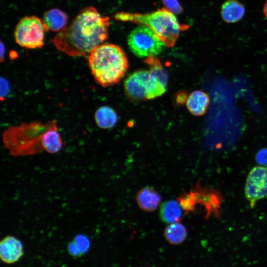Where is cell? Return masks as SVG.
I'll return each mask as SVG.
<instances>
[{
    "label": "cell",
    "mask_w": 267,
    "mask_h": 267,
    "mask_svg": "<svg viewBox=\"0 0 267 267\" xmlns=\"http://www.w3.org/2000/svg\"><path fill=\"white\" fill-rule=\"evenodd\" d=\"M220 13L224 21L227 23H234L244 17L245 8L237 0H227L222 5Z\"/></svg>",
    "instance_id": "cell-12"
},
{
    "label": "cell",
    "mask_w": 267,
    "mask_h": 267,
    "mask_svg": "<svg viewBox=\"0 0 267 267\" xmlns=\"http://www.w3.org/2000/svg\"><path fill=\"white\" fill-rule=\"evenodd\" d=\"M165 8L175 14H179L182 11V7L178 0H162Z\"/></svg>",
    "instance_id": "cell-20"
},
{
    "label": "cell",
    "mask_w": 267,
    "mask_h": 267,
    "mask_svg": "<svg viewBox=\"0 0 267 267\" xmlns=\"http://www.w3.org/2000/svg\"><path fill=\"white\" fill-rule=\"evenodd\" d=\"M88 64L95 81L103 87L118 83L128 68L124 51L111 43L96 46L88 56Z\"/></svg>",
    "instance_id": "cell-2"
},
{
    "label": "cell",
    "mask_w": 267,
    "mask_h": 267,
    "mask_svg": "<svg viewBox=\"0 0 267 267\" xmlns=\"http://www.w3.org/2000/svg\"><path fill=\"white\" fill-rule=\"evenodd\" d=\"M263 12L265 18L267 19V0L266 1L264 5L263 8Z\"/></svg>",
    "instance_id": "cell-25"
},
{
    "label": "cell",
    "mask_w": 267,
    "mask_h": 267,
    "mask_svg": "<svg viewBox=\"0 0 267 267\" xmlns=\"http://www.w3.org/2000/svg\"><path fill=\"white\" fill-rule=\"evenodd\" d=\"M144 62L149 66L150 73L166 87L168 75L160 60L155 56H151L147 57Z\"/></svg>",
    "instance_id": "cell-18"
},
{
    "label": "cell",
    "mask_w": 267,
    "mask_h": 267,
    "mask_svg": "<svg viewBox=\"0 0 267 267\" xmlns=\"http://www.w3.org/2000/svg\"><path fill=\"white\" fill-rule=\"evenodd\" d=\"M45 32L42 20L35 16H28L18 22L14 36L16 43L19 46L33 49L44 45Z\"/></svg>",
    "instance_id": "cell-6"
},
{
    "label": "cell",
    "mask_w": 267,
    "mask_h": 267,
    "mask_svg": "<svg viewBox=\"0 0 267 267\" xmlns=\"http://www.w3.org/2000/svg\"><path fill=\"white\" fill-rule=\"evenodd\" d=\"M255 160L258 164L267 167V148L259 150L256 154Z\"/></svg>",
    "instance_id": "cell-21"
},
{
    "label": "cell",
    "mask_w": 267,
    "mask_h": 267,
    "mask_svg": "<svg viewBox=\"0 0 267 267\" xmlns=\"http://www.w3.org/2000/svg\"><path fill=\"white\" fill-rule=\"evenodd\" d=\"M5 53V48L4 44L1 41L0 42V62H2L4 60Z\"/></svg>",
    "instance_id": "cell-24"
},
{
    "label": "cell",
    "mask_w": 267,
    "mask_h": 267,
    "mask_svg": "<svg viewBox=\"0 0 267 267\" xmlns=\"http://www.w3.org/2000/svg\"><path fill=\"white\" fill-rule=\"evenodd\" d=\"M109 26V17L102 16L94 7H87L51 41L58 50L69 56H88L107 39Z\"/></svg>",
    "instance_id": "cell-1"
},
{
    "label": "cell",
    "mask_w": 267,
    "mask_h": 267,
    "mask_svg": "<svg viewBox=\"0 0 267 267\" xmlns=\"http://www.w3.org/2000/svg\"><path fill=\"white\" fill-rule=\"evenodd\" d=\"M210 104L209 95L201 90H195L189 95L186 101V106L189 112L195 116L203 115Z\"/></svg>",
    "instance_id": "cell-13"
},
{
    "label": "cell",
    "mask_w": 267,
    "mask_h": 267,
    "mask_svg": "<svg viewBox=\"0 0 267 267\" xmlns=\"http://www.w3.org/2000/svg\"><path fill=\"white\" fill-rule=\"evenodd\" d=\"M185 92H179L176 95V100L178 104H182L186 102L188 97Z\"/></svg>",
    "instance_id": "cell-23"
},
{
    "label": "cell",
    "mask_w": 267,
    "mask_h": 267,
    "mask_svg": "<svg viewBox=\"0 0 267 267\" xmlns=\"http://www.w3.org/2000/svg\"><path fill=\"white\" fill-rule=\"evenodd\" d=\"M57 130L56 123L46 131L42 140L44 150L50 154L58 153L63 146L62 140Z\"/></svg>",
    "instance_id": "cell-15"
},
{
    "label": "cell",
    "mask_w": 267,
    "mask_h": 267,
    "mask_svg": "<svg viewBox=\"0 0 267 267\" xmlns=\"http://www.w3.org/2000/svg\"><path fill=\"white\" fill-rule=\"evenodd\" d=\"M136 200L139 208L146 212L157 209L161 201V196L154 188L145 187L137 192Z\"/></svg>",
    "instance_id": "cell-11"
},
{
    "label": "cell",
    "mask_w": 267,
    "mask_h": 267,
    "mask_svg": "<svg viewBox=\"0 0 267 267\" xmlns=\"http://www.w3.org/2000/svg\"><path fill=\"white\" fill-rule=\"evenodd\" d=\"M183 210L178 201L168 200L162 204L159 216L162 222L171 224L181 220L183 217Z\"/></svg>",
    "instance_id": "cell-14"
},
{
    "label": "cell",
    "mask_w": 267,
    "mask_h": 267,
    "mask_svg": "<svg viewBox=\"0 0 267 267\" xmlns=\"http://www.w3.org/2000/svg\"><path fill=\"white\" fill-rule=\"evenodd\" d=\"M23 255V245L14 236L8 235L0 243V257L4 263L12 264L17 262Z\"/></svg>",
    "instance_id": "cell-8"
},
{
    "label": "cell",
    "mask_w": 267,
    "mask_h": 267,
    "mask_svg": "<svg viewBox=\"0 0 267 267\" xmlns=\"http://www.w3.org/2000/svg\"><path fill=\"white\" fill-rule=\"evenodd\" d=\"M55 121L47 123L34 121L11 126L4 131L3 143L14 156L37 154L43 150L42 140L46 131L56 124Z\"/></svg>",
    "instance_id": "cell-4"
},
{
    "label": "cell",
    "mask_w": 267,
    "mask_h": 267,
    "mask_svg": "<svg viewBox=\"0 0 267 267\" xmlns=\"http://www.w3.org/2000/svg\"><path fill=\"white\" fill-rule=\"evenodd\" d=\"M89 246L88 238L84 235L79 234L69 244L68 250L72 254L77 255L86 251Z\"/></svg>",
    "instance_id": "cell-19"
},
{
    "label": "cell",
    "mask_w": 267,
    "mask_h": 267,
    "mask_svg": "<svg viewBox=\"0 0 267 267\" xmlns=\"http://www.w3.org/2000/svg\"><path fill=\"white\" fill-rule=\"evenodd\" d=\"M127 43L131 51L141 58L158 55L166 46L153 31L143 25L131 32Z\"/></svg>",
    "instance_id": "cell-5"
},
{
    "label": "cell",
    "mask_w": 267,
    "mask_h": 267,
    "mask_svg": "<svg viewBox=\"0 0 267 267\" xmlns=\"http://www.w3.org/2000/svg\"><path fill=\"white\" fill-rule=\"evenodd\" d=\"M164 236L171 244L178 245L186 238L187 231L185 226L178 222L171 223L164 230Z\"/></svg>",
    "instance_id": "cell-17"
},
{
    "label": "cell",
    "mask_w": 267,
    "mask_h": 267,
    "mask_svg": "<svg viewBox=\"0 0 267 267\" xmlns=\"http://www.w3.org/2000/svg\"><path fill=\"white\" fill-rule=\"evenodd\" d=\"M116 20L131 22L150 28L167 47H173L180 32L189 26L180 24L174 13L166 8H161L149 13L120 12L116 13Z\"/></svg>",
    "instance_id": "cell-3"
},
{
    "label": "cell",
    "mask_w": 267,
    "mask_h": 267,
    "mask_svg": "<svg viewBox=\"0 0 267 267\" xmlns=\"http://www.w3.org/2000/svg\"><path fill=\"white\" fill-rule=\"evenodd\" d=\"M94 118L97 126L102 129L113 127L118 120L117 113L109 106H102L98 108L95 113Z\"/></svg>",
    "instance_id": "cell-16"
},
{
    "label": "cell",
    "mask_w": 267,
    "mask_h": 267,
    "mask_svg": "<svg viewBox=\"0 0 267 267\" xmlns=\"http://www.w3.org/2000/svg\"><path fill=\"white\" fill-rule=\"evenodd\" d=\"M68 19L64 12L58 8H52L44 14L42 21L45 32H58L67 26Z\"/></svg>",
    "instance_id": "cell-10"
},
{
    "label": "cell",
    "mask_w": 267,
    "mask_h": 267,
    "mask_svg": "<svg viewBox=\"0 0 267 267\" xmlns=\"http://www.w3.org/2000/svg\"><path fill=\"white\" fill-rule=\"evenodd\" d=\"M10 91V87L8 81L2 77L0 78V99L1 100L7 96Z\"/></svg>",
    "instance_id": "cell-22"
},
{
    "label": "cell",
    "mask_w": 267,
    "mask_h": 267,
    "mask_svg": "<svg viewBox=\"0 0 267 267\" xmlns=\"http://www.w3.org/2000/svg\"><path fill=\"white\" fill-rule=\"evenodd\" d=\"M126 94L134 100H147L146 86L137 71L130 75L124 82Z\"/></svg>",
    "instance_id": "cell-9"
},
{
    "label": "cell",
    "mask_w": 267,
    "mask_h": 267,
    "mask_svg": "<svg viewBox=\"0 0 267 267\" xmlns=\"http://www.w3.org/2000/svg\"><path fill=\"white\" fill-rule=\"evenodd\" d=\"M245 195L251 207L267 198V167L256 166L250 171L246 182Z\"/></svg>",
    "instance_id": "cell-7"
}]
</instances>
